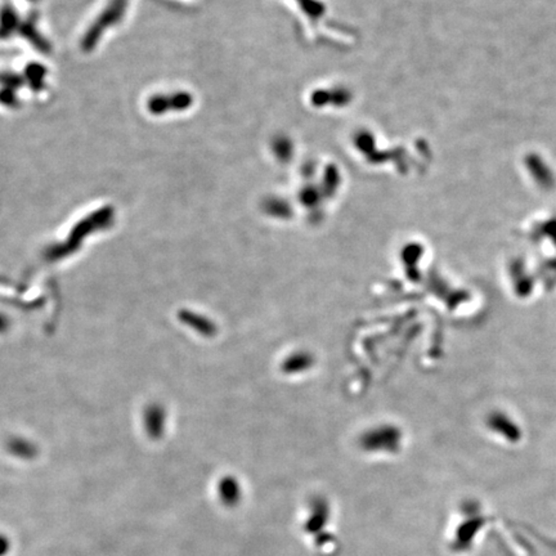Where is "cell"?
I'll return each mask as SVG.
<instances>
[{
    "label": "cell",
    "instance_id": "obj_1",
    "mask_svg": "<svg viewBox=\"0 0 556 556\" xmlns=\"http://www.w3.org/2000/svg\"><path fill=\"white\" fill-rule=\"evenodd\" d=\"M299 533L313 553L331 555L339 546L335 510L325 498H312L300 508Z\"/></svg>",
    "mask_w": 556,
    "mask_h": 556
}]
</instances>
